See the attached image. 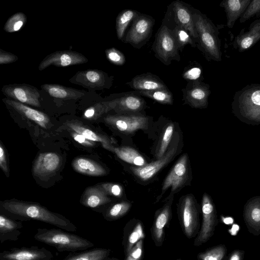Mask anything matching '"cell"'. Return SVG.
I'll return each mask as SVG.
<instances>
[{"mask_svg":"<svg viewBox=\"0 0 260 260\" xmlns=\"http://www.w3.org/2000/svg\"><path fill=\"white\" fill-rule=\"evenodd\" d=\"M1 204L6 211L13 215L42 221L68 231L76 230L68 219L39 204L14 200L5 201Z\"/></svg>","mask_w":260,"mask_h":260,"instance_id":"obj_1","label":"cell"},{"mask_svg":"<svg viewBox=\"0 0 260 260\" xmlns=\"http://www.w3.org/2000/svg\"><path fill=\"white\" fill-rule=\"evenodd\" d=\"M232 109L240 121L248 124H260V84H248L236 91Z\"/></svg>","mask_w":260,"mask_h":260,"instance_id":"obj_2","label":"cell"},{"mask_svg":"<svg viewBox=\"0 0 260 260\" xmlns=\"http://www.w3.org/2000/svg\"><path fill=\"white\" fill-rule=\"evenodd\" d=\"M193 19L198 35V44L208 61L222 60L221 41L218 28L206 15L197 10L193 11Z\"/></svg>","mask_w":260,"mask_h":260,"instance_id":"obj_3","label":"cell"},{"mask_svg":"<svg viewBox=\"0 0 260 260\" xmlns=\"http://www.w3.org/2000/svg\"><path fill=\"white\" fill-rule=\"evenodd\" d=\"M34 237L37 241L54 246L61 251L83 250L93 246L86 239L55 229H38Z\"/></svg>","mask_w":260,"mask_h":260,"instance_id":"obj_4","label":"cell"},{"mask_svg":"<svg viewBox=\"0 0 260 260\" xmlns=\"http://www.w3.org/2000/svg\"><path fill=\"white\" fill-rule=\"evenodd\" d=\"M191 179L192 173L189 157L187 153H184L178 159L165 178L157 201L169 189L171 191L167 199L174 197V194L189 185Z\"/></svg>","mask_w":260,"mask_h":260,"instance_id":"obj_5","label":"cell"},{"mask_svg":"<svg viewBox=\"0 0 260 260\" xmlns=\"http://www.w3.org/2000/svg\"><path fill=\"white\" fill-rule=\"evenodd\" d=\"M152 49L155 57L167 66L173 60H180L179 49L173 31L166 25H162L159 28Z\"/></svg>","mask_w":260,"mask_h":260,"instance_id":"obj_6","label":"cell"},{"mask_svg":"<svg viewBox=\"0 0 260 260\" xmlns=\"http://www.w3.org/2000/svg\"><path fill=\"white\" fill-rule=\"evenodd\" d=\"M180 144L181 136L179 133L175 131L170 146L162 158L147 164L143 167L132 166L130 167L131 170L140 180L142 181L150 180L178 154Z\"/></svg>","mask_w":260,"mask_h":260,"instance_id":"obj_7","label":"cell"},{"mask_svg":"<svg viewBox=\"0 0 260 260\" xmlns=\"http://www.w3.org/2000/svg\"><path fill=\"white\" fill-rule=\"evenodd\" d=\"M178 213L184 232L191 238L199 225V212L197 202L192 194L181 197L178 204Z\"/></svg>","mask_w":260,"mask_h":260,"instance_id":"obj_8","label":"cell"},{"mask_svg":"<svg viewBox=\"0 0 260 260\" xmlns=\"http://www.w3.org/2000/svg\"><path fill=\"white\" fill-rule=\"evenodd\" d=\"M113 78V76H109L103 71L89 69L77 72L69 81L89 90H96L110 88Z\"/></svg>","mask_w":260,"mask_h":260,"instance_id":"obj_9","label":"cell"},{"mask_svg":"<svg viewBox=\"0 0 260 260\" xmlns=\"http://www.w3.org/2000/svg\"><path fill=\"white\" fill-rule=\"evenodd\" d=\"M104 120L113 128L128 134L144 129L149 124V118L140 114L108 115Z\"/></svg>","mask_w":260,"mask_h":260,"instance_id":"obj_10","label":"cell"},{"mask_svg":"<svg viewBox=\"0 0 260 260\" xmlns=\"http://www.w3.org/2000/svg\"><path fill=\"white\" fill-rule=\"evenodd\" d=\"M202 224L194 245L199 246L206 242L213 235L217 223L216 211L209 195L204 193L202 200Z\"/></svg>","mask_w":260,"mask_h":260,"instance_id":"obj_11","label":"cell"},{"mask_svg":"<svg viewBox=\"0 0 260 260\" xmlns=\"http://www.w3.org/2000/svg\"><path fill=\"white\" fill-rule=\"evenodd\" d=\"M182 92L184 104L198 109L208 107V99L211 94L209 84L201 81H188Z\"/></svg>","mask_w":260,"mask_h":260,"instance_id":"obj_12","label":"cell"},{"mask_svg":"<svg viewBox=\"0 0 260 260\" xmlns=\"http://www.w3.org/2000/svg\"><path fill=\"white\" fill-rule=\"evenodd\" d=\"M154 19L150 16L139 14L134 20L133 25L123 41L135 48H140L151 32Z\"/></svg>","mask_w":260,"mask_h":260,"instance_id":"obj_13","label":"cell"},{"mask_svg":"<svg viewBox=\"0 0 260 260\" xmlns=\"http://www.w3.org/2000/svg\"><path fill=\"white\" fill-rule=\"evenodd\" d=\"M7 97L22 104L40 107V94L37 88L26 84L4 85L2 89Z\"/></svg>","mask_w":260,"mask_h":260,"instance_id":"obj_14","label":"cell"},{"mask_svg":"<svg viewBox=\"0 0 260 260\" xmlns=\"http://www.w3.org/2000/svg\"><path fill=\"white\" fill-rule=\"evenodd\" d=\"M88 59L82 54L70 50L57 51L46 56L40 63L39 70L42 71L53 65L58 67L86 63Z\"/></svg>","mask_w":260,"mask_h":260,"instance_id":"obj_15","label":"cell"},{"mask_svg":"<svg viewBox=\"0 0 260 260\" xmlns=\"http://www.w3.org/2000/svg\"><path fill=\"white\" fill-rule=\"evenodd\" d=\"M61 163L60 156L54 152L39 154L32 167L35 176L45 178L52 175L59 168Z\"/></svg>","mask_w":260,"mask_h":260,"instance_id":"obj_16","label":"cell"},{"mask_svg":"<svg viewBox=\"0 0 260 260\" xmlns=\"http://www.w3.org/2000/svg\"><path fill=\"white\" fill-rule=\"evenodd\" d=\"M260 40V18L252 22L247 31L243 28L237 35L233 42L234 49L240 53L246 51L252 48Z\"/></svg>","mask_w":260,"mask_h":260,"instance_id":"obj_17","label":"cell"},{"mask_svg":"<svg viewBox=\"0 0 260 260\" xmlns=\"http://www.w3.org/2000/svg\"><path fill=\"white\" fill-rule=\"evenodd\" d=\"M172 6L177 24L185 29L198 43V35L194 24L192 11L178 0L173 2Z\"/></svg>","mask_w":260,"mask_h":260,"instance_id":"obj_18","label":"cell"},{"mask_svg":"<svg viewBox=\"0 0 260 260\" xmlns=\"http://www.w3.org/2000/svg\"><path fill=\"white\" fill-rule=\"evenodd\" d=\"M114 100L116 106L114 110L118 114H138L146 107L145 100L134 92Z\"/></svg>","mask_w":260,"mask_h":260,"instance_id":"obj_19","label":"cell"},{"mask_svg":"<svg viewBox=\"0 0 260 260\" xmlns=\"http://www.w3.org/2000/svg\"><path fill=\"white\" fill-rule=\"evenodd\" d=\"M243 217L249 231L254 235L260 234V196L247 201L244 208Z\"/></svg>","mask_w":260,"mask_h":260,"instance_id":"obj_20","label":"cell"},{"mask_svg":"<svg viewBox=\"0 0 260 260\" xmlns=\"http://www.w3.org/2000/svg\"><path fill=\"white\" fill-rule=\"evenodd\" d=\"M172 197L167 200L166 204L156 213L152 226V235L157 245L162 244L164 236V228L169 222L171 214V206L173 201Z\"/></svg>","mask_w":260,"mask_h":260,"instance_id":"obj_21","label":"cell"},{"mask_svg":"<svg viewBox=\"0 0 260 260\" xmlns=\"http://www.w3.org/2000/svg\"><path fill=\"white\" fill-rule=\"evenodd\" d=\"M48 256L47 250L33 247L14 248L0 254L1 260H44Z\"/></svg>","mask_w":260,"mask_h":260,"instance_id":"obj_22","label":"cell"},{"mask_svg":"<svg viewBox=\"0 0 260 260\" xmlns=\"http://www.w3.org/2000/svg\"><path fill=\"white\" fill-rule=\"evenodd\" d=\"M3 101L21 115L33 121L41 127L46 128L50 124V118L45 113L32 109L18 101L8 99Z\"/></svg>","mask_w":260,"mask_h":260,"instance_id":"obj_23","label":"cell"},{"mask_svg":"<svg viewBox=\"0 0 260 260\" xmlns=\"http://www.w3.org/2000/svg\"><path fill=\"white\" fill-rule=\"evenodd\" d=\"M126 84L136 91H151L168 88L158 76L150 73L137 75L126 82Z\"/></svg>","mask_w":260,"mask_h":260,"instance_id":"obj_24","label":"cell"},{"mask_svg":"<svg viewBox=\"0 0 260 260\" xmlns=\"http://www.w3.org/2000/svg\"><path fill=\"white\" fill-rule=\"evenodd\" d=\"M251 0H223L219 6L226 14V26L233 28L236 21L243 14Z\"/></svg>","mask_w":260,"mask_h":260,"instance_id":"obj_25","label":"cell"},{"mask_svg":"<svg viewBox=\"0 0 260 260\" xmlns=\"http://www.w3.org/2000/svg\"><path fill=\"white\" fill-rule=\"evenodd\" d=\"M103 147L115 153L121 160L134 166L143 167L147 164L145 158L137 150L131 147H114L112 145Z\"/></svg>","mask_w":260,"mask_h":260,"instance_id":"obj_26","label":"cell"},{"mask_svg":"<svg viewBox=\"0 0 260 260\" xmlns=\"http://www.w3.org/2000/svg\"><path fill=\"white\" fill-rule=\"evenodd\" d=\"M81 203L90 208H96L111 201L108 194L99 185L87 188L82 196Z\"/></svg>","mask_w":260,"mask_h":260,"instance_id":"obj_27","label":"cell"},{"mask_svg":"<svg viewBox=\"0 0 260 260\" xmlns=\"http://www.w3.org/2000/svg\"><path fill=\"white\" fill-rule=\"evenodd\" d=\"M41 88L50 96L63 100L80 99L85 95V92L68 87L57 84H45Z\"/></svg>","mask_w":260,"mask_h":260,"instance_id":"obj_28","label":"cell"},{"mask_svg":"<svg viewBox=\"0 0 260 260\" xmlns=\"http://www.w3.org/2000/svg\"><path fill=\"white\" fill-rule=\"evenodd\" d=\"M72 165L76 172L84 175L100 176L107 173L105 168L100 164L84 157L76 158L73 161Z\"/></svg>","mask_w":260,"mask_h":260,"instance_id":"obj_29","label":"cell"},{"mask_svg":"<svg viewBox=\"0 0 260 260\" xmlns=\"http://www.w3.org/2000/svg\"><path fill=\"white\" fill-rule=\"evenodd\" d=\"M66 125L71 130L83 136L88 140L94 142L102 143L103 146L112 145L110 140L108 137L94 132L78 121H69Z\"/></svg>","mask_w":260,"mask_h":260,"instance_id":"obj_30","label":"cell"},{"mask_svg":"<svg viewBox=\"0 0 260 260\" xmlns=\"http://www.w3.org/2000/svg\"><path fill=\"white\" fill-rule=\"evenodd\" d=\"M175 131V124L173 122L168 123L163 129L155 148L154 156L156 160L162 158L166 153Z\"/></svg>","mask_w":260,"mask_h":260,"instance_id":"obj_31","label":"cell"},{"mask_svg":"<svg viewBox=\"0 0 260 260\" xmlns=\"http://www.w3.org/2000/svg\"><path fill=\"white\" fill-rule=\"evenodd\" d=\"M115 106L116 103L114 99L110 101L96 103L85 110L83 117L90 120H96L103 114L114 110Z\"/></svg>","mask_w":260,"mask_h":260,"instance_id":"obj_32","label":"cell"},{"mask_svg":"<svg viewBox=\"0 0 260 260\" xmlns=\"http://www.w3.org/2000/svg\"><path fill=\"white\" fill-rule=\"evenodd\" d=\"M139 15L138 12L131 9L123 10L119 13L116 20V34L119 40L122 39L130 22Z\"/></svg>","mask_w":260,"mask_h":260,"instance_id":"obj_33","label":"cell"},{"mask_svg":"<svg viewBox=\"0 0 260 260\" xmlns=\"http://www.w3.org/2000/svg\"><path fill=\"white\" fill-rule=\"evenodd\" d=\"M135 92L138 95L149 98L161 104L172 105L173 103V94L168 88L151 91H136Z\"/></svg>","mask_w":260,"mask_h":260,"instance_id":"obj_34","label":"cell"},{"mask_svg":"<svg viewBox=\"0 0 260 260\" xmlns=\"http://www.w3.org/2000/svg\"><path fill=\"white\" fill-rule=\"evenodd\" d=\"M110 253L109 249L96 248L73 255L64 260H103Z\"/></svg>","mask_w":260,"mask_h":260,"instance_id":"obj_35","label":"cell"},{"mask_svg":"<svg viewBox=\"0 0 260 260\" xmlns=\"http://www.w3.org/2000/svg\"><path fill=\"white\" fill-rule=\"evenodd\" d=\"M26 16L22 12H17L12 15L4 26L5 31L14 32L21 29L26 22Z\"/></svg>","mask_w":260,"mask_h":260,"instance_id":"obj_36","label":"cell"},{"mask_svg":"<svg viewBox=\"0 0 260 260\" xmlns=\"http://www.w3.org/2000/svg\"><path fill=\"white\" fill-rule=\"evenodd\" d=\"M172 31L179 50H182L186 45H190L192 47H196V43L190 35L183 27L177 24Z\"/></svg>","mask_w":260,"mask_h":260,"instance_id":"obj_37","label":"cell"},{"mask_svg":"<svg viewBox=\"0 0 260 260\" xmlns=\"http://www.w3.org/2000/svg\"><path fill=\"white\" fill-rule=\"evenodd\" d=\"M131 204L129 202L122 201L111 206L107 210L106 216L111 219H116L125 215L130 209Z\"/></svg>","mask_w":260,"mask_h":260,"instance_id":"obj_38","label":"cell"},{"mask_svg":"<svg viewBox=\"0 0 260 260\" xmlns=\"http://www.w3.org/2000/svg\"><path fill=\"white\" fill-rule=\"evenodd\" d=\"M226 251L223 245H220L200 253L198 257L201 260H222Z\"/></svg>","mask_w":260,"mask_h":260,"instance_id":"obj_39","label":"cell"},{"mask_svg":"<svg viewBox=\"0 0 260 260\" xmlns=\"http://www.w3.org/2000/svg\"><path fill=\"white\" fill-rule=\"evenodd\" d=\"M20 223L7 217L4 215H0V235L1 239L6 235L16 232L21 228Z\"/></svg>","mask_w":260,"mask_h":260,"instance_id":"obj_40","label":"cell"},{"mask_svg":"<svg viewBox=\"0 0 260 260\" xmlns=\"http://www.w3.org/2000/svg\"><path fill=\"white\" fill-rule=\"evenodd\" d=\"M145 235L143 232L142 224L138 223L128 236L126 246V254L132 247L140 240L143 239Z\"/></svg>","mask_w":260,"mask_h":260,"instance_id":"obj_41","label":"cell"},{"mask_svg":"<svg viewBox=\"0 0 260 260\" xmlns=\"http://www.w3.org/2000/svg\"><path fill=\"white\" fill-rule=\"evenodd\" d=\"M260 12V0H252L239 19L241 23L255 17Z\"/></svg>","mask_w":260,"mask_h":260,"instance_id":"obj_42","label":"cell"},{"mask_svg":"<svg viewBox=\"0 0 260 260\" xmlns=\"http://www.w3.org/2000/svg\"><path fill=\"white\" fill-rule=\"evenodd\" d=\"M105 54L108 60L115 65L122 66L125 62L124 54L114 47L106 49Z\"/></svg>","mask_w":260,"mask_h":260,"instance_id":"obj_43","label":"cell"},{"mask_svg":"<svg viewBox=\"0 0 260 260\" xmlns=\"http://www.w3.org/2000/svg\"><path fill=\"white\" fill-rule=\"evenodd\" d=\"M99 185L108 194L120 198L123 194V188L120 184L113 183H104Z\"/></svg>","mask_w":260,"mask_h":260,"instance_id":"obj_44","label":"cell"},{"mask_svg":"<svg viewBox=\"0 0 260 260\" xmlns=\"http://www.w3.org/2000/svg\"><path fill=\"white\" fill-rule=\"evenodd\" d=\"M183 77L188 81H201L202 69L199 66L190 68L183 73Z\"/></svg>","mask_w":260,"mask_h":260,"instance_id":"obj_45","label":"cell"},{"mask_svg":"<svg viewBox=\"0 0 260 260\" xmlns=\"http://www.w3.org/2000/svg\"><path fill=\"white\" fill-rule=\"evenodd\" d=\"M143 253V240L139 241L126 254L125 260H140Z\"/></svg>","mask_w":260,"mask_h":260,"instance_id":"obj_46","label":"cell"},{"mask_svg":"<svg viewBox=\"0 0 260 260\" xmlns=\"http://www.w3.org/2000/svg\"><path fill=\"white\" fill-rule=\"evenodd\" d=\"M18 57L16 55L0 49V64H5L16 61Z\"/></svg>","mask_w":260,"mask_h":260,"instance_id":"obj_47","label":"cell"},{"mask_svg":"<svg viewBox=\"0 0 260 260\" xmlns=\"http://www.w3.org/2000/svg\"><path fill=\"white\" fill-rule=\"evenodd\" d=\"M71 134L75 141L79 144L86 146L91 147L94 145V142L90 141L84 137L83 136L77 133L76 132L70 129Z\"/></svg>","mask_w":260,"mask_h":260,"instance_id":"obj_48","label":"cell"},{"mask_svg":"<svg viewBox=\"0 0 260 260\" xmlns=\"http://www.w3.org/2000/svg\"><path fill=\"white\" fill-rule=\"evenodd\" d=\"M0 167L5 174L8 173V167L7 162L6 152L1 143L0 145Z\"/></svg>","mask_w":260,"mask_h":260,"instance_id":"obj_49","label":"cell"},{"mask_svg":"<svg viewBox=\"0 0 260 260\" xmlns=\"http://www.w3.org/2000/svg\"><path fill=\"white\" fill-rule=\"evenodd\" d=\"M244 254V251L243 250H234L230 254L226 260H243Z\"/></svg>","mask_w":260,"mask_h":260,"instance_id":"obj_50","label":"cell"},{"mask_svg":"<svg viewBox=\"0 0 260 260\" xmlns=\"http://www.w3.org/2000/svg\"><path fill=\"white\" fill-rule=\"evenodd\" d=\"M255 18H260V12H259L258 14H257V15L255 16Z\"/></svg>","mask_w":260,"mask_h":260,"instance_id":"obj_51","label":"cell"},{"mask_svg":"<svg viewBox=\"0 0 260 260\" xmlns=\"http://www.w3.org/2000/svg\"><path fill=\"white\" fill-rule=\"evenodd\" d=\"M111 260H118V259H111Z\"/></svg>","mask_w":260,"mask_h":260,"instance_id":"obj_52","label":"cell"}]
</instances>
